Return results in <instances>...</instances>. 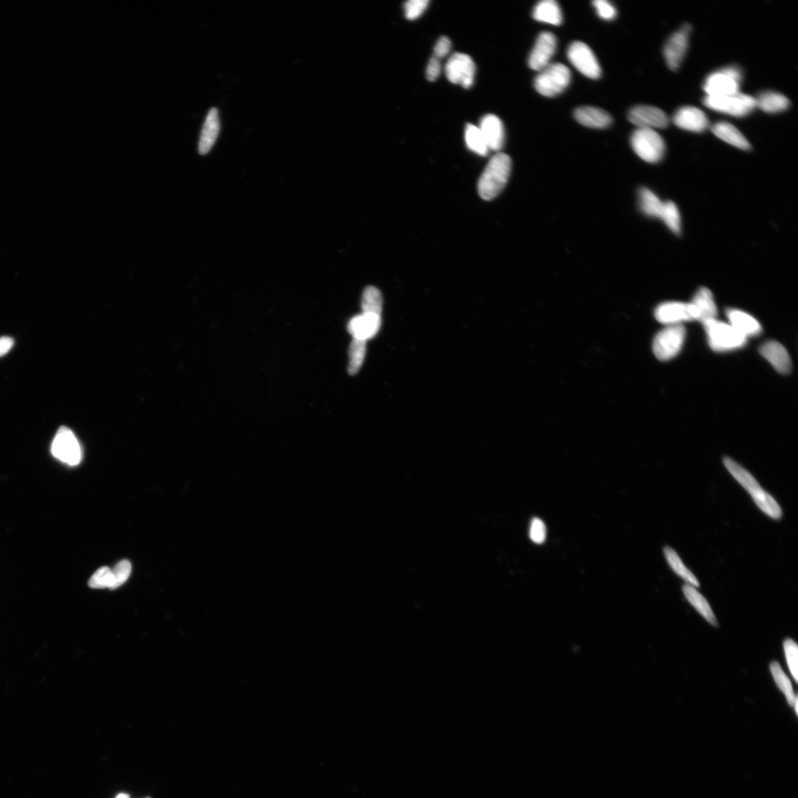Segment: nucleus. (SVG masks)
<instances>
[{
	"label": "nucleus",
	"mask_w": 798,
	"mask_h": 798,
	"mask_svg": "<svg viewBox=\"0 0 798 798\" xmlns=\"http://www.w3.org/2000/svg\"><path fill=\"white\" fill-rule=\"evenodd\" d=\"M451 41H450L448 37H442L440 38L435 45L433 57L438 59H441L449 53L450 50H451Z\"/></svg>",
	"instance_id": "42"
},
{
	"label": "nucleus",
	"mask_w": 798,
	"mask_h": 798,
	"mask_svg": "<svg viewBox=\"0 0 798 798\" xmlns=\"http://www.w3.org/2000/svg\"><path fill=\"white\" fill-rule=\"evenodd\" d=\"M428 0H410L405 3V12L407 19L414 20L419 17H421L425 12L428 4Z\"/></svg>",
	"instance_id": "39"
},
{
	"label": "nucleus",
	"mask_w": 798,
	"mask_h": 798,
	"mask_svg": "<svg viewBox=\"0 0 798 798\" xmlns=\"http://www.w3.org/2000/svg\"><path fill=\"white\" fill-rule=\"evenodd\" d=\"M441 70L442 66L441 63H440V59L433 57L431 60H429L426 70L427 79L431 81L436 80L440 73H441Z\"/></svg>",
	"instance_id": "43"
},
{
	"label": "nucleus",
	"mask_w": 798,
	"mask_h": 798,
	"mask_svg": "<svg viewBox=\"0 0 798 798\" xmlns=\"http://www.w3.org/2000/svg\"><path fill=\"white\" fill-rule=\"evenodd\" d=\"M685 335L686 331L682 325L667 326L653 340L654 355L661 361L673 359L682 350Z\"/></svg>",
	"instance_id": "7"
},
{
	"label": "nucleus",
	"mask_w": 798,
	"mask_h": 798,
	"mask_svg": "<svg viewBox=\"0 0 798 798\" xmlns=\"http://www.w3.org/2000/svg\"><path fill=\"white\" fill-rule=\"evenodd\" d=\"M690 304L695 313V320H699L703 324L716 319L718 314L717 306L715 305L712 292L708 289L703 287L699 289Z\"/></svg>",
	"instance_id": "19"
},
{
	"label": "nucleus",
	"mask_w": 798,
	"mask_h": 798,
	"mask_svg": "<svg viewBox=\"0 0 798 798\" xmlns=\"http://www.w3.org/2000/svg\"><path fill=\"white\" fill-rule=\"evenodd\" d=\"M757 108L767 114H777L790 108V101L781 94L766 91L755 98Z\"/></svg>",
	"instance_id": "25"
},
{
	"label": "nucleus",
	"mask_w": 798,
	"mask_h": 798,
	"mask_svg": "<svg viewBox=\"0 0 798 798\" xmlns=\"http://www.w3.org/2000/svg\"><path fill=\"white\" fill-rule=\"evenodd\" d=\"M723 462L724 466L728 469L730 474L748 491L753 498L762 492L764 489L748 470L736 463L735 460L730 458L725 457Z\"/></svg>",
	"instance_id": "24"
},
{
	"label": "nucleus",
	"mask_w": 798,
	"mask_h": 798,
	"mask_svg": "<svg viewBox=\"0 0 798 798\" xmlns=\"http://www.w3.org/2000/svg\"><path fill=\"white\" fill-rule=\"evenodd\" d=\"M755 503L758 506L765 514L769 515L773 519H780L782 516V510L779 504L775 498L766 491L762 492L753 498Z\"/></svg>",
	"instance_id": "34"
},
{
	"label": "nucleus",
	"mask_w": 798,
	"mask_h": 798,
	"mask_svg": "<svg viewBox=\"0 0 798 798\" xmlns=\"http://www.w3.org/2000/svg\"><path fill=\"white\" fill-rule=\"evenodd\" d=\"M52 455L70 466H76L81 460L83 453L74 433L66 427H61L51 446Z\"/></svg>",
	"instance_id": "8"
},
{
	"label": "nucleus",
	"mask_w": 798,
	"mask_h": 798,
	"mask_svg": "<svg viewBox=\"0 0 798 798\" xmlns=\"http://www.w3.org/2000/svg\"><path fill=\"white\" fill-rule=\"evenodd\" d=\"M445 74L450 83L467 89L474 83L475 64L467 54L456 53L448 59Z\"/></svg>",
	"instance_id": "9"
},
{
	"label": "nucleus",
	"mask_w": 798,
	"mask_h": 798,
	"mask_svg": "<svg viewBox=\"0 0 798 798\" xmlns=\"http://www.w3.org/2000/svg\"><path fill=\"white\" fill-rule=\"evenodd\" d=\"M595 8L598 16L605 20H611L616 17L617 10L606 0H595L592 3Z\"/></svg>",
	"instance_id": "41"
},
{
	"label": "nucleus",
	"mask_w": 798,
	"mask_h": 798,
	"mask_svg": "<svg viewBox=\"0 0 798 798\" xmlns=\"http://www.w3.org/2000/svg\"><path fill=\"white\" fill-rule=\"evenodd\" d=\"M366 341L354 339L349 349V374L354 376L360 371L365 360Z\"/></svg>",
	"instance_id": "33"
},
{
	"label": "nucleus",
	"mask_w": 798,
	"mask_h": 798,
	"mask_svg": "<svg viewBox=\"0 0 798 798\" xmlns=\"http://www.w3.org/2000/svg\"><path fill=\"white\" fill-rule=\"evenodd\" d=\"M786 659L788 667L795 682L798 681V648L797 644L790 639L784 643Z\"/></svg>",
	"instance_id": "36"
},
{
	"label": "nucleus",
	"mask_w": 798,
	"mask_h": 798,
	"mask_svg": "<svg viewBox=\"0 0 798 798\" xmlns=\"http://www.w3.org/2000/svg\"><path fill=\"white\" fill-rule=\"evenodd\" d=\"M14 340L10 337L3 336L0 338V356L8 354L12 349Z\"/></svg>",
	"instance_id": "44"
},
{
	"label": "nucleus",
	"mask_w": 798,
	"mask_h": 798,
	"mask_svg": "<svg viewBox=\"0 0 798 798\" xmlns=\"http://www.w3.org/2000/svg\"><path fill=\"white\" fill-rule=\"evenodd\" d=\"M511 170V160L505 153H498L487 165L480 176L478 190L480 198L493 200L507 185Z\"/></svg>",
	"instance_id": "1"
},
{
	"label": "nucleus",
	"mask_w": 798,
	"mask_h": 798,
	"mask_svg": "<svg viewBox=\"0 0 798 798\" xmlns=\"http://www.w3.org/2000/svg\"><path fill=\"white\" fill-rule=\"evenodd\" d=\"M632 124L638 128H666L669 119L661 109L649 105H637L631 109L628 116Z\"/></svg>",
	"instance_id": "13"
},
{
	"label": "nucleus",
	"mask_w": 798,
	"mask_h": 798,
	"mask_svg": "<svg viewBox=\"0 0 798 798\" xmlns=\"http://www.w3.org/2000/svg\"><path fill=\"white\" fill-rule=\"evenodd\" d=\"M557 49V38L550 32L541 33L532 49L529 57L531 69L540 71L547 67L555 55Z\"/></svg>",
	"instance_id": "14"
},
{
	"label": "nucleus",
	"mask_w": 798,
	"mask_h": 798,
	"mask_svg": "<svg viewBox=\"0 0 798 798\" xmlns=\"http://www.w3.org/2000/svg\"><path fill=\"white\" fill-rule=\"evenodd\" d=\"M759 351L777 372L786 374L791 371V358L781 343L775 341L766 342L761 346Z\"/></svg>",
	"instance_id": "18"
},
{
	"label": "nucleus",
	"mask_w": 798,
	"mask_h": 798,
	"mask_svg": "<svg viewBox=\"0 0 798 798\" xmlns=\"http://www.w3.org/2000/svg\"><path fill=\"white\" fill-rule=\"evenodd\" d=\"M381 323V316L362 313L351 320L347 325V329L354 336V339L367 341L377 334L380 331Z\"/></svg>",
	"instance_id": "16"
},
{
	"label": "nucleus",
	"mask_w": 798,
	"mask_h": 798,
	"mask_svg": "<svg viewBox=\"0 0 798 798\" xmlns=\"http://www.w3.org/2000/svg\"><path fill=\"white\" fill-rule=\"evenodd\" d=\"M726 316L729 324L746 338L758 336L762 332L761 324L748 313L738 309H729L726 311Z\"/></svg>",
	"instance_id": "22"
},
{
	"label": "nucleus",
	"mask_w": 798,
	"mask_h": 798,
	"mask_svg": "<svg viewBox=\"0 0 798 798\" xmlns=\"http://www.w3.org/2000/svg\"><path fill=\"white\" fill-rule=\"evenodd\" d=\"M772 676L777 686L784 693L788 704L793 707L797 695H795L792 683L782 670L781 665L777 662L770 664Z\"/></svg>",
	"instance_id": "30"
},
{
	"label": "nucleus",
	"mask_w": 798,
	"mask_h": 798,
	"mask_svg": "<svg viewBox=\"0 0 798 798\" xmlns=\"http://www.w3.org/2000/svg\"><path fill=\"white\" fill-rule=\"evenodd\" d=\"M703 102L713 110L735 117L748 116L757 108L755 98L740 92L722 96H706Z\"/></svg>",
	"instance_id": "4"
},
{
	"label": "nucleus",
	"mask_w": 798,
	"mask_h": 798,
	"mask_svg": "<svg viewBox=\"0 0 798 798\" xmlns=\"http://www.w3.org/2000/svg\"><path fill=\"white\" fill-rule=\"evenodd\" d=\"M640 206L647 216L661 218L664 203L650 190L642 188L640 191Z\"/></svg>",
	"instance_id": "29"
},
{
	"label": "nucleus",
	"mask_w": 798,
	"mask_h": 798,
	"mask_svg": "<svg viewBox=\"0 0 798 798\" xmlns=\"http://www.w3.org/2000/svg\"><path fill=\"white\" fill-rule=\"evenodd\" d=\"M711 130L715 136L735 147L743 150H750L751 145L741 131L728 122L715 123Z\"/></svg>",
	"instance_id": "23"
},
{
	"label": "nucleus",
	"mask_w": 798,
	"mask_h": 798,
	"mask_svg": "<svg viewBox=\"0 0 798 798\" xmlns=\"http://www.w3.org/2000/svg\"><path fill=\"white\" fill-rule=\"evenodd\" d=\"M703 325L708 335L709 345L715 351L726 352L739 349L748 342V338L729 323L715 319L703 323Z\"/></svg>",
	"instance_id": "2"
},
{
	"label": "nucleus",
	"mask_w": 798,
	"mask_h": 798,
	"mask_svg": "<svg viewBox=\"0 0 798 798\" xmlns=\"http://www.w3.org/2000/svg\"><path fill=\"white\" fill-rule=\"evenodd\" d=\"M118 798H129V797L127 795H121L118 797Z\"/></svg>",
	"instance_id": "45"
},
{
	"label": "nucleus",
	"mask_w": 798,
	"mask_h": 798,
	"mask_svg": "<svg viewBox=\"0 0 798 798\" xmlns=\"http://www.w3.org/2000/svg\"><path fill=\"white\" fill-rule=\"evenodd\" d=\"M220 132L219 112L217 108H212L206 118L201 131L198 151L201 155H206L216 143Z\"/></svg>",
	"instance_id": "21"
},
{
	"label": "nucleus",
	"mask_w": 798,
	"mask_h": 798,
	"mask_svg": "<svg viewBox=\"0 0 798 798\" xmlns=\"http://www.w3.org/2000/svg\"><path fill=\"white\" fill-rule=\"evenodd\" d=\"M131 570L132 566L130 561L125 560L119 562L112 570V580L110 589L115 590L124 584L131 574Z\"/></svg>",
	"instance_id": "37"
},
{
	"label": "nucleus",
	"mask_w": 798,
	"mask_h": 798,
	"mask_svg": "<svg viewBox=\"0 0 798 798\" xmlns=\"http://www.w3.org/2000/svg\"><path fill=\"white\" fill-rule=\"evenodd\" d=\"M567 57L570 63L582 75L597 79L601 76L602 70L598 60L592 50L582 42L573 43L569 47Z\"/></svg>",
	"instance_id": "10"
},
{
	"label": "nucleus",
	"mask_w": 798,
	"mask_h": 798,
	"mask_svg": "<svg viewBox=\"0 0 798 798\" xmlns=\"http://www.w3.org/2000/svg\"><path fill=\"white\" fill-rule=\"evenodd\" d=\"M112 570L108 567L98 569L89 580L92 589H110L112 585Z\"/></svg>",
	"instance_id": "38"
},
{
	"label": "nucleus",
	"mask_w": 798,
	"mask_h": 798,
	"mask_svg": "<svg viewBox=\"0 0 798 798\" xmlns=\"http://www.w3.org/2000/svg\"><path fill=\"white\" fill-rule=\"evenodd\" d=\"M673 121L678 127L694 132H702L709 127V121L704 112L691 106L679 108Z\"/></svg>",
	"instance_id": "15"
},
{
	"label": "nucleus",
	"mask_w": 798,
	"mask_h": 798,
	"mask_svg": "<svg viewBox=\"0 0 798 798\" xmlns=\"http://www.w3.org/2000/svg\"><path fill=\"white\" fill-rule=\"evenodd\" d=\"M689 24L684 25L678 32L673 34L665 43L663 54L668 68L677 71L686 55L691 32Z\"/></svg>",
	"instance_id": "11"
},
{
	"label": "nucleus",
	"mask_w": 798,
	"mask_h": 798,
	"mask_svg": "<svg viewBox=\"0 0 798 798\" xmlns=\"http://www.w3.org/2000/svg\"><path fill=\"white\" fill-rule=\"evenodd\" d=\"M631 143L634 152L644 161L657 163L664 155V139L654 130L637 128L633 132Z\"/></svg>",
	"instance_id": "5"
},
{
	"label": "nucleus",
	"mask_w": 798,
	"mask_h": 798,
	"mask_svg": "<svg viewBox=\"0 0 798 798\" xmlns=\"http://www.w3.org/2000/svg\"><path fill=\"white\" fill-rule=\"evenodd\" d=\"M741 80L739 68L730 66L710 74L704 81L703 89L707 96L730 95L739 92Z\"/></svg>",
	"instance_id": "6"
},
{
	"label": "nucleus",
	"mask_w": 798,
	"mask_h": 798,
	"mask_svg": "<svg viewBox=\"0 0 798 798\" xmlns=\"http://www.w3.org/2000/svg\"><path fill=\"white\" fill-rule=\"evenodd\" d=\"M465 141L468 148L479 156L487 155L489 148L478 127L468 124L465 129Z\"/></svg>",
	"instance_id": "32"
},
{
	"label": "nucleus",
	"mask_w": 798,
	"mask_h": 798,
	"mask_svg": "<svg viewBox=\"0 0 798 798\" xmlns=\"http://www.w3.org/2000/svg\"><path fill=\"white\" fill-rule=\"evenodd\" d=\"M665 225L674 234H679L681 232V216L680 213L677 207L672 201H667L664 203V209L662 214L661 218Z\"/></svg>",
	"instance_id": "35"
},
{
	"label": "nucleus",
	"mask_w": 798,
	"mask_h": 798,
	"mask_svg": "<svg viewBox=\"0 0 798 798\" xmlns=\"http://www.w3.org/2000/svg\"><path fill=\"white\" fill-rule=\"evenodd\" d=\"M664 554L666 558L668 564L671 569L685 581L689 583V585L695 587H699V582L697 577L694 576L693 573L684 565L682 560L671 547H665L664 549Z\"/></svg>",
	"instance_id": "28"
},
{
	"label": "nucleus",
	"mask_w": 798,
	"mask_h": 798,
	"mask_svg": "<svg viewBox=\"0 0 798 798\" xmlns=\"http://www.w3.org/2000/svg\"><path fill=\"white\" fill-rule=\"evenodd\" d=\"M382 304V295L380 291L374 286H368L362 294V313L381 316Z\"/></svg>",
	"instance_id": "31"
},
{
	"label": "nucleus",
	"mask_w": 798,
	"mask_h": 798,
	"mask_svg": "<svg viewBox=\"0 0 798 798\" xmlns=\"http://www.w3.org/2000/svg\"><path fill=\"white\" fill-rule=\"evenodd\" d=\"M571 79V71L568 67L561 63H552L539 71L534 81V86L540 95L554 97L568 88Z\"/></svg>",
	"instance_id": "3"
},
{
	"label": "nucleus",
	"mask_w": 798,
	"mask_h": 798,
	"mask_svg": "<svg viewBox=\"0 0 798 798\" xmlns=\"http://www.w3.org/2000/svg\"><path fill=\"white\" fill-rule=\"evenodd\" d=\"M655 317L659 323L679 325L684 322L695 320L692 305L681 302H668L661 304L655 311Z\"/></svg>",
	"instance_id": "12"
},
{
	"label": "nucleus",
	"mask_w": 798,
	"mask_h": 798,
	"mask_svg": "<svg viewBox=\"0 0 798 798\" xmlns=\"http://www.w3.org/2000/svg\"><path fill=\"white\" fill-rule=\"evenodd\" d=\"M533 17L537 21L553 25H560L562 14L560 6L555 0H543L533 10Z\"/></svg>",
	"instance_id": "26"
},
{
	"label": "nucleus",
	"mask_w": 798,
	"mask_h": 798,
	"mask_svg": "<svg viewBox=\"0 0 798 798\" xmlns=\"http://www.w3.org/2000/svg\"><path fill=\"white\" fill-rule=\"evenodd\" d=\"M487 143L489 150L499 151L504 144V128L502 121L495 115L488 114L480 121L478 126Z\"/></svg>",
	"instance_id": "17"
},
{
	"label": "nucleus",
	"mask_w": 798,
	"mask_h": 798,
	"mask_svg": "<svg viewBox=\"0 0 798 798\" xmlns=\"http://www.w3.org/2000/svg\"><path fill=\"white\" fill-rule=\"evenodd\" d=\"M574 115L580 125L590 128L604 129L612 123V117L608 112L598 108L580 107L575 110Z\"/></svg>",
	"instance_id": "20"
},
{
	"label": "nucleus",
	"mask_w": 798,
	"mask_h": 798,
	"mask_svg": "<svg viewBox=\"0 0 798 798\" xmlns=\"http://www.w3.org/2000/svg\"><path fill=\"white\" fill-rule=\"evenodd\" d=\"M683 593L690 604L712 625L717 626L716 620L708 602L693 586L688 584L683 587Z\"/></svg>",
	"instance_id": "27"
},
{
	"label": "nucleus",
	"mask_w": 798,
	"mask_h": 798,
	"mask_svg": "<svg viewBox=\"0 0 798 798\" xmlns=\"http://www.w3.org/2000/svg\"><path fill=\"white\" fill-rule=\"evenodd\" d=\"M529 537L537 544H543L546 538V529L543 521L539 518L532 520Z\"/></svg>",
	"instance_id": "40"
}]
</instances>
